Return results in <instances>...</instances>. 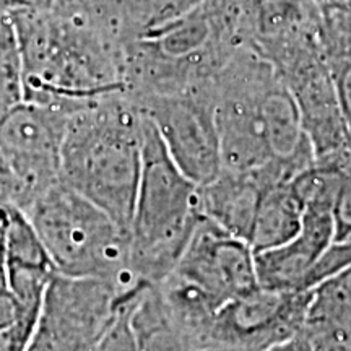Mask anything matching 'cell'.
Segmentation results:
<instances>
[{"instance_id":"obj_1","label":"cell","mask_w":351,"mask_h":351,"mask_svg":"<svg viewBox=\"0 0 351 351\" xmlns=\"http://www.w3.org/2000/svg\"><path fill=\"white\" fill-rule=\"evenodd\" d=\"M23 54L25 101L72 104L125 91L122 39L75 13L23 7L12 15Z\"/></svg>"},{"instance_id":"obj_2","label":"cell","mask_w":351,"mask_h":351,"mask_svg":"<svg viewBox=\"0 0 351 351\" xmlns=\"http://www.w3.org/2000/svg\"><path fill=\"white\" fill-rule=\"evenodd\" d=\"M143 112L127 91L90 99L69 116L60 181L130 231L142 169Z\"/></svg>"},{"instance_id":"obj_3","label":"cell","mask_w":351,"mask_h":351,"mask_svg":"<svg viewBox=\"0 0 351 351\" xmlns=\"http://www.w3.org/2000/svg\"><path fill=\"white\" fill-rule=\"evenodd\" d=\"M244 0H204L156 32L122 44L125 91L134 98L210 88L245 44Z\"/></svg>"},{"instance_id":"obj_4","label":"cell","mask_w":351,"mask_h":351,"mask_svg":"<svg viewBox=\"0 0 351 351\" xmlns=\"http://www.w3.org/2000/svg\"><path fill=\"white\" fill-rule=\"evenodd\" d=\"M200 217L199 186L178 168L143 112L142 169L129 231L130 267L140 282L158 285L173 274Z\"/></svg>"},{"instance_id":"obj_5","label":"cell","mask_w":351,"mask_h":351,"mask_svg":"<svg viewBox=\"0 0 351 351\" xmlns=\"http://www.w3.org/2000/svg\"><path fill=\"white\" fill-rule=\"evenodd\" d=\"M23 212L36 228L57 274L108 280L122 291L142 285L130 267L129 232L62 181L34 197Z\"/></svg>"},{"instance_id":"obj_6","label":"cell","mask_w":351,"mask_h":351,"mask_svg":"<svg viewBox=\"0 0 351 351\" xmlns=\"http://www.w3.org/2000/svg\"><path fill=\"white\" fill-rule=\"evenodd\" d=\"M129 293L108 280L57 274L26 351H95Z\"/></svg>"},{"instance_id":"obj_7","label":"cell","mask_w":351,"mask_h":351,"mask_svg":"<svg viewBox=\"0 0 351 351\" xmlns=\"http://www.w3.org/2000/svg\"><path fill=\"white\" fill-rule=\"evenodd\" d=\"M75 109L23 101L0 116V163L19 184L23 210L60 181L64 135Z\"/></svg>"},{"instance_id":"obj_8","label":"cell","mask_w":351,"mask_h":351,"mask_svg":"<svg viewBox=\"0 0 351 351\" xmlns=\"http://www.w3.org/2000/svg\"><path fill=\"white\" fill-rule=\"evenodd\" d=\"M309 301L311 289L278 291L258 285L219 306L204 348L267 351L304 328Z\"/></svg>"},{"instance_id":"obj_9","label":"cell","mask_w":351,"mask_h":351,"mask_svg":"<svg viewBox=\"0 0 351 351\" xmlns=\"http://www.w3.org/2000/svg\"><path fill=\"white\" fill-rule=\"evenodd\" d=\"M134 99L155 124L174 163L192 182L205 186L219 174L223 165L210 90Z\"/></svg>"},{"instance_id":"obj_10","label":"cell","mask_w":351,"mask_h":351,"mask_svg":"<svg viewBox=\"0 0 351 351\" xmlns=\"http://www.w3.org/2000/svg\"><path fill=\"white\" fill-rule=\"evenodd\" d=\"M173 274L197 283L221 304L258 287L251 244L221 230L205 215L197 221Z\"/></svg>"},{"instance_id":"obj_11","label":"cell","mask_w":351,"mask_h":351,"mask_svg":"<svg viewBox=\"0 0 351 351\" xmlns=\"http://www.w3.org/2000/svg\"><path fill=\"white\" fill-rule=\"evenodd\" d=\"M333 241L332 208H304L302 226L296 238L256 254L258 285L278 291H304L307 275Z\"/></svg>"},{"instance_id":"obj_12","label":"cell","mask_w":351,"mask_h":351,"mask_svg":"<svg viewBox=\"0 0 351 351\" xmlns=\"http://www.w3.org/2000/svg\"><path fill=\"white\" fill-rule=\"evenodd\" d=\"M200 212L234 238L251 244L263 187L254 171L221 169L212 181L199 186Z\"/></svg>"},{"instance_id":"obj_13","label":"cell","mask_w":351,"mask_h":351,"mask_svg":"<svg viewBox=\"0 0 351 351\" xmlns=\"http://www.w3.org/2000/svg\"><path fill=\"white\" fill-rule=\"evenodd\" d=\"M320 28L322 20L314 0H244L243 3L241 36L252 49Z\"/></svg>"},{"instance_id":"obj_14","label":"cell","mask_w":351,"mask_h":351,"mask_svg":"<svg viewBox=\"0 0 351 351\" xmlns=\"http://www.w3.org/2000/svg\"><path fill=\"white\" fill-rule=\"evenodd\" d=\"M302 330L337 351L350 348L351 267L311 289V301Z\"/></svg>"},{"instance_id":"obj_15","label":"cell","mask_w":351,"mask_h":351,"mask_svg":"<svg viewBox=\"0 0 351 351\" xmlns=\"http://www.w3.org/2000/svg\"><path fill=\"white\" fill-rule=\"evenodd\" d=\"M258 114L271 158H287L304 143L307 137L302 130L300 108L276 72L263 86Z\"/></svg>"},{"instance_id":"obj_16","label":"cell","mask_w":351,"mask_h":351,"mask_svg":"<svg viewBox=\"0 0 351 351\" xmlns=\"http://www.w3.org/2000/svg\"><path fill=\"white\" fill-rule=\"evenodd\" d=\"M304 207L289 182L263 191L251 236L254 252H263L296 238L302 226Z\"/></svg>"},{"instance_id":"obj_17","label":"cell","mask_w":351,"mask_h":351,"mask_svg":"<svg viewBox=\"0 0 351 351\" xmlns=\"http://www.w3.org/2000/svg\"><path fill=\"white\" fill-rule=\"evenodd\" d=\"M124 20V43L156 32L178 20L204 0H119Z\"/></svg>"},{"instance_id":"obj_18","label":"cell","mask_w":351,"mask_h":351,"mask_svg":"<svg viewBox=\"0 0 351 351\" xmlns=\"http://www.w3.org/2000/svg\"><path fill=\"white\" fill-rule=\"evenodd\" d=\"M26 73L12 16H0V116L23 103Z\"/></svg>"},{"instance_id":"obj_19","label":"cell","mask_w":351,"mask_h":351,"mask_svg":"<svg viewBox=\"0 0 351 351\" xmlns=\"http://www.w3.org/2000/svg\"><path fill=\"white\" fill-rule=\"evenodd\" d=\"M319 12L327 57H351V0H328Z\"/></svg>"},{"instance_id":"obj_20","label":"cell","mask_w":351,"mask_h":351,"mask_svg":"<svg viewBox=\"0 0 351 351\" xmlns=\"http://www.w3.org/2000/svg\"><path fill=\"white\" fill-rule=\"evenodd\" d=\"M147 287L138 288L137 291L130 293L122 300L116 317L108 327V330L104 332V335L101 337L95 351H137V339H135L134 327H132V311Z\"/></svg>"},{"instance_id":"obj_21","label":"cell","mask_w":351,"mask_h":351,"mask_svg":"<svg viewBox=\"0 0 351 351\" xmlns=\"http://www.w3.org/2000/svg\"><path fill=\"white\" fill-rule=\"evenodd\" d=\"M332 215L333 226H335V241L351 238V160L341 171Z\"/></svg>"},{"instance_id":"obj_22","label":"cell","mask_w":351,"mask_h":351,"mask_svg":"<svg viewBox=\"0 0 351 351\" xmlns=\"http://www.w3.org/2000/svg\"><path fill=\"white\" fill-rule=\"evenodd\" d=\"M333 90L351 135V57H327Z\"/></svg>"},{"instance_id":"obj_23","label":"cell","mask_w":351,"mask_h":351,"mask_svg":"<svg viewBox=\"0 0 351 351\" xmlns=\"http://www.w3.org/2000/svg\"><path fill=\"white\" fill-rule=\"evenodd\" d=\"M38 319H20L0 327V351H26Z\"/></svg>"},{"instance_id":"obj_24","label":"cell","mask_w":351,"mask_h":351,"mask_svg":"<svg viewBox=\"0 0 351 351\" xmlns=\"http://www.w3.org/2000/svg\"><path fill=\"white\" fill-rule=\"evenodd\" d=\"M267 351H337L326 346L324 343H320L319 340H315L314 337H311L309 333L301 330L300 333H296L295 337L291 339L282 341V343L271 346Z\"/></svg>"},{"instance_id":"obj_25","label":"cell","mask_w":351,"mask_h":351,"mask_svg":"<svg viewBox=\"0 0 351 351\" xmlns=\"http://www.w3.org/2000/svg\"><path fill=\"white\" fill-rule=\"evenodd\" d=\"M26 0H0V16H12L20 8L28 7Z\"/></svg>"},{"instance_id":"obj_26","label":"cell","mask_w":351,"mask_h":351,"mask_svg":"<svg viewBox=\"0 0 351 351\" xmlns=\"http://www.w3.org/2000/svg\"><path fill=\"white\" fill-rule=\"evenodd\" d=\"M26 2H28L29 5H33V7L47 8V7L52 5V2H54V0H26Z\"/></svg>"}]
</instances>
